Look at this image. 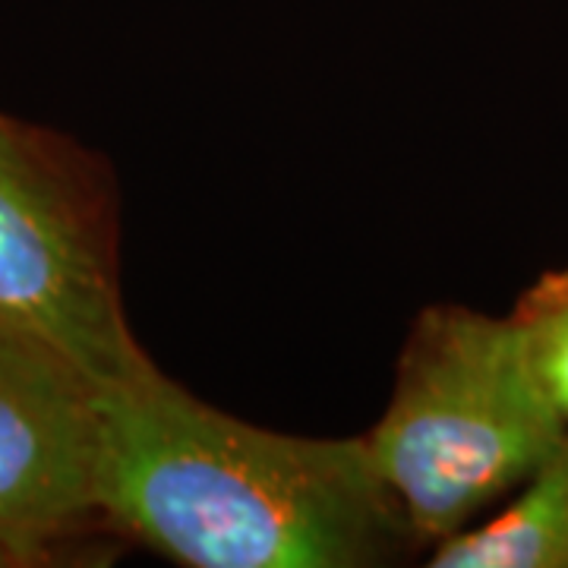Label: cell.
Returning <instances> with one entry per match:
<instances>
[{"mask_svg": "<svg viewBox=\"0 0 568 568\" xmlns=\"http://www.w3.org/2000/svg\"><path fill=\"white\" fill-rule=\"evenodd\" d=\"M0 568H22V562L13 556V552H7V549H0Z\"/></svg>", "mask_w": 568, "mask_h": 568, "instance_id": "obj_7", "label": "cell"}, {"mask_svg": "<svg viewBox=\"0 0 568 568\" xmlns=\"http://www.w3.org/2000/svg\"><path fill=\"white\" fill-rule=\"evenodd\" d=\"M429 556L433 568H568V433L489 521Z\"/></svg>", "mask_w": 568, "mask_h": 568, "instance_id": "obj_5", "label": "cell"}, {"mask_svg": "<svg viewBox=\"0 0 568 568\" xmlns=\"http://www.w3.org/2000/svg\"><path fill=\"white\" fill-rule=\"evenodd\" d=\"M568 433L511 316L426 306L398 357L369 458L420 547L506 499Z\"/></svg>", "mask_w": 568, "mask_h": 568, "instance_id": "obj_2", "label": "cell"}, {"mask_svg": "<svg viewBox=\"0 0 568 568\" xmlns=\"http://www.w3.org/2000/svg\"><path fill=\"white\" fill-rule=\"evenodd\" d=\"M0 325L99 388L152 364L133 338L95 193L36 130L0 114Z\"/></svg>", "mask_w": 568, "mask_h": 568, "instance_id": "obj_3", "label": "cell"}, {"mask_svg": "<svg viewBox=\"0 0 568 568\" xmlns=\"http://www.w3.org/2000/svg\"><path fill=\"white\" fill-rule=\"evenodd\" d=\"M508 316L534 376L568 424V268L540 275Z\"/></svg>", "mask_w": 568, "mask_h": 568, "instance_id": "obj_6", "label": "cell"}, {"mask_svg": "<svg viewBox=\"0 0 568 568\" xmlns=\"http://www.w3.org/2000/svg\"><path fill=\"white\" fill-rule=\"evenodd\" d=\"M102 518L186 568H383L420 547L366 436L246 424L155 364L99 388Z\"/></svg>", "mask_w": 568, "mask_h": 568, "instance_id": "obj_1", "label": "cell"}, {"mask_svg": "<svg viewBox=\"0 0 568 568\" xmlns=\"http://www.w3.org/2000/svg\"><path fill=\"white\" fill-rule=\"evenodd\" d=\"M99 386L51 347L0 325V549L51 562L99 506Z\"/></svg>", "mask_w": 568, "mask_h": 568, "instance_id": "obj_4", "label": "cell"}]
</instances>
